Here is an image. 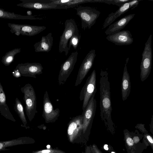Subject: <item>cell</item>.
I'll use <instances>...</instances> for the list:
<instances>
[{"mask_svg": "<svg viewBox=\"0 0 153 153\" xmlns=\"http://www.w3.org/2000/svg\"><path fill=\"white\" fill-rule=\"evenodd\" d=\"M100 80V115L101 119L108 124L112 123L111 114L112 108L108 73L106 71L101 69Z\"/></svg>", "mask_w": 153, "mask_h": 153, "instance_id": "6da1fadb", "label": "cell"}, {"mask_svg": "<svg viewBox=\"0 0 153 153\" xmlns=\"http://www.w3.org/2000/svg\"><path fill=\"white\" fill-rule=\"evenodd\" d=\"M24 94L23 100L25 103L26 115L30 121L34 118L37 111L36 110V97L35 90L29 83L26 84L21 88Z\"/></svg>", "mask_w": 153, "mask_h": 153, "instance_id": "7a4b0ae2", "label": "cell"}, {"mask_svg": "<svg viewBox=\"0 0 153 153\" xmlns=\"http://www.w3.org/2000/svg\"><path fill=\"white\" fill-rule=\"evenodd\" d=\"M152 35L150 34L146 42L142 53V59L140 65V78L141 81H144L151 72L152 59Z\"/></svg>", "mask_w": 153, "mask_h": 153, "instance_id": "3957f363", "label": "cell"}, {"mask_svg": "<svg viewBox=\"0 0 153 153\" xmlns=\"http://www.w3.org/2000/svg\"><path fill=\"white\" fill-rule=\"evenodd\" d=\"M76 15L80 18L82 28L90 29L95 23L100 14L96 9L88 6H80L76 9Z\"/></svg>", "mask_w": 153, "mask_h": 153, "instance_id": "277c9868", "label": "cell"}, {"mask_svg": "<svg viewBox=\"0 0 153 153\" xmlns=\"http://www.w3.org/2000/svg\"><path fill=\"white\" fill-rule=\"evenodd\" d=\"M96 81V72L94 70L88 77L80 93L79 100L83 101V112L85 109L91 97L95 95L97 91Z\"/></svg>", "mask_w": 153, "mask_h": 153, "instance_id": "5b68a950", "label": "cell"}, {"mask_svg": "<svg viewBox=\"0 0 153 153\" xmlns=\"http://www.w3.org/2000/svg\"><path fill=\"white\" fill-rule=\"evenodd\" d=\"M78 30L77 25L74 19H67L65 21L64 30L60 38L58 49L59 53L64 52L65 55H68L69 51L68 42L74 33Z\"/></svg>", "mask_w": 153, "mask_h": 153, "instance_id": "8992f818", "label": "cell"}, {"mask_svg": "<svg viewBox=\"0 0 153 153\" xmlns=\"http://www.w3.org/2000/svg\"><path fill=\"white\" fill-rule=\"evenodd\" d=\"M10 31L17 36L20 35L29 36L38 34L46 29L45 26L32 25L25 24L8 23Z\"/></svg>", "mask_w": 153, "mask_h": 153, "instance_id": "52a82bcc", "label": "cell"}, {"mask_svg": "<svg viewBox=\"0 0 153 153\" xmlns=\"http://www.w3.org/2000/svg\"><path fill=\"white\" fill-rule=\"evenodd\" d=\"M78 53L73 52L61 66L58 77V82L60 86L63 85L66 82L73 70L77 60Z\"/></svg>", "mask_w": 153, "mask_h": 153, "instance_id": "ba28073f", "label": "cell"}, {"mask_svg": "<svg viewBox=\"0 0 153 153\" xmlns=\"http://www.w3.org/2000/svg\"><path fill=\"white\" fill-rule=\"evenodd\" d=\"M96 54L95 50L92 49L87 53L79 69L75 86L80 85L92 67Z\"/></svg>", "mask_w": 153, "mask_h": 153, "instance_id": "9c48e42d", "label": "cell"}, {"mask_svg": "<svg viewBox=\"0 0 153 153\" xmlns=\"http://www.w3.org/2000/svg\"><path fill=\"white\" fill-rule=\"evenodd\" d=\"M17 6L37 10L61 9L59 5L50 3L49 0H19Z\"/></svg>", "mask_w": 153, "mask_h": 153, "instance_id": "30bf717a", "label": "cell"}, {"mask_svg": "<svg viewBox=\"0 0 153 153\" xmlns=\"http://www.w3.org/2000/svg\"><path fill=\"white\" fill-rule=\"evenodd\" d=\"M43 69L42 64L38 62L19 64L15 68L18 70L21 76L35 78L37 75L42 73Z\"/></svg>", "mask_w": 153, "mask_h": 153, "instance_id": "8fae6325", "label": "cell"}, {"mask_svg": "<svg viewBox=\"0 0 153 153\" xmlns=\"http://www.w3.org/2000/svg\"><path fill=\"white\" fill-rule=\"evenodd\" d=\"M60 115L59 108L54 109L49 98L47 91L44 93L43 104L42 116L47 122L54 121Z\"/></svg>", "mask_w": 153, "mask_h": 153, "instance_id": "7c38bea8", "label": "cell"}, {"mask_svg": "<svg viewBox=\"0 0 153 153\" xmlns=\"http://www.w3.org/2000/svg\"><path fill=\"white\" fill-rule=\"evenodd\" d=\"M106 39L118 45H128L133 42L134 39L130 32L123 30L114 34L108 35Z\"/></svg>", "mask_w": 153, "mask_h": 153, "instance_id": "4fadbf2b", "label": "cell"}, {"mask_svg": "<svg viewBox=\"0 0 153 153\" xmlns=\"http://www.w3.org/2000/svg\"><path fill=\"white\" fill-rule=\"evenodd\" d=\"M135 14H128L110 25L105 31L106 35L117 33L123 29L134 17Z\"/></svg>", "mask_w": 153, "mask_h": 153, "instance_id": "5bb4252c", "label": "cell"}, {"mask_svg": "<svg viewBox=\"0 0 153 153\" xmlns=\"http://www.w3.org/2000/svg\"><path fill=\"white\" fill-rule=\"evenodd\" d=\"M129 59L128 57L126 60L121 82L122 97L124 101L127 99L129 95L131 89L130 77L127 67Z\"/></svg>", "mask_w": 153, "mask_h": 153, "instance_id": "9a60e30c", "label": "cell"}, {"mask_svg": "<svg viewBox=\"0 0 153 153\" xmlns=\"http://www.w3.org/2000/svg\"><path fill=\"white\" fill-rule=\"evenodd\" d=\"M53 38L51 33L46 36H42L41 40L36 43L33 46L36 52H49L51 50L53 44Z\"/></svg>", "mask_w": 153, "mask_h": 153, "instance_id": "2e32d148", "label": "cell"}, {"mask_svg": "<svg viewBox=\"0 0 153 153\" xmlns=\"http://www.w3.org/2000/svg\"><path fill=\"white\" fill-rule=\"evenodd\" d=\"M130 10L128 2L123 4L115 12H112L108 15L103 23L102 29H104L114 22L121 15L127 12Z\"/></svg>", "mask_w": 153, "mask_h": 153, "instance_id": "e0dca14e", "label": "cell"}, {"mask_svg": "<svg viewBox=\"0 0 153 153\" xmlns=\"http://www.w3.org/2000/svg\"><path fill=\"white\" fill-rule=\"evenodd\" d=\"M0 113L7 119L15 122L16 120L6 103L5 92L0 82Z\"/></svg>", "mask_w": 153, "mask_h": 153, "instance_id": "ac0fdd59", "label": "cell"}, {"mask_svg": "<svg viewBox=\"0 0 153 153\" xmlns=\"http://www.w3.org/2000/svg\"><path fill=\"white\" fill-rule=\"evenodd\" d=\"M50 3L60 6L61 9L73 7L81 4L94 2V0H49Z\"/></svg>", "mask_w": 153, "mask_h": 153, "instance_id": "d6986e66", "label": "cell"}, {"mask_svg": "<svg viewBox=\"0 0 153 153\" xmlns=\"http://www.w3.org/2000/svg\"><path fill=\"white\" fill-rule=\"evenodd\" d=\"M0 18L8 19L22 20H39L42 18L33 16H23L15 14L13 12L5 11L0 8Z\"/></svg>", "mask_w": 153, "mask_h": 153, "instance_id": "ffe728a7", "label": "cell"}, {"mask_svg": "<svg viewBox=\"0 0 153 153\" xmlns=\"http://www.w3.org/2000/svg\"><path fill=\"white\" fill-rule=\"evenodd\" d=\"M27 139L25 137H21L11 140L0 141V151L10 150L6 148L7 147L26 144L28 141Z\"/></svg>", "mask_w": 153, "mask_h": 153, "instance_id": "44dd1931", "label": "cell"}, {"mask_svg": "<svg viewBox=\"0 0 153 153\" xmlns=\"http://www.w3.org/2000/svg\"><path fill=\"white\" fill-rule=\"evenodd\" d=\"M21 48H15L7 52L2 58L1 62L5 65L8 66L13 61L15 56L19 53Z\"/></svg>", "mask_w": 153, "mask_h": 153, "instance_id": "7402d4cb", "label": "cell"}, {"mask_svg": "<svg viewBox=\"0 0 153 153\" xmlns=\"http://www.w3.org/2000/svg\"><path fill=\"white\" fill-rule=\"evenodd\" d=\"M14 109L23 123V127H26L27 121L24 114L23 106L22 103L17 97L15 100Z\"/></svg>", "mask_w": 153, "mask_h": 153, "instance_id": "603a6c76", "label": "cell"}, {"mask_svg": "<svg viewBox=\"0 0 153 153\" xmlns=\"http://www.w3.org/2000/svg\"><path fill=\"white\" fill-rule=\"evenodd\" d=\"M81 38V35L79 34V31L76 32L70 39L68 43V50H70L71 46L76 50L78 47Z\"/></svg>", "mask_w": 153, "mask_h": 153, "instance_id": "cb8c5ba5", "label": "cell"}, {"mask_svg": "<svg viewBox=\"0 0 153 153\" xmlns=\"http://www.w3.org/2000/svg\"><path fill=\"white\" fill-rule=\"evenodd\" d=\"M131 1V0H97V2L104 3L109 5L112 4L120 7L124 4Z\"/></svg>", "mask_w": 153, "mask_h": 153, "instance_id": "d4e9b609", "label": "cell"}, {"mask_svg": "<svg viewBox=\"0 0 153 153\" xmlns=\"http://www.w3.org/2000/svg\"><path fill=\"white\" fill-rule=\"evenodd\" d=\"M140 0H131L128 2L129 5L130 9L132 10L137 7Z\"/></svg>", "mask_w": 153, "mask_h": 153, "instance_id": "484cf974", "label": "cell"}, {"mask_svg": "<svg viewBox=\"0 0 153 153\" xmlns=\"http://www.w3.org/2000/svg\"><path fill=\"white\" fill-rule=\"evenodd\" d=\"M12 75L15 78H19L21 76V74L18 70L17 69H14L12 72Z\"/></svg>", "mask_w": 153, "mask_h": 153, "instance_id": "4316f807", "label": "cell"}, {"mask_svg": "<svg viewBox=\"0 0 153 153\" xmlns=\"http://www.w3.org/2000/svg\"><path fill=\"white\" fill-rule=\"evenodd\" d=\"M126 142L127 144L130 146H132L134 144V141L130 137H128L126 139Z\"/></svg>", "mask_w": 153, "mask_h": 153, "instance_id": "83f0119b", "label": "cell"}, {"mask_svg": "<svg viewBox=\"0 0 153 153\" xmlns=\"http://www.w3.org/2000/svg\"><path fill=\"white\" fill-rule=\"evenodd\" d=\"M147 138L149 141L152 144L153 143V140L152 137L148 135L147 136Z\"/></svg>", "mask_w": 153, "mask_h": 153, "instance_id": "f1b7e54d", "label": "cell"}, {"mask_svg": "<svg viewBox=\"0 0 153 153\" xmlns=\"http://www.w3.org/2000/svg\"><path fill=\"white\" fill-rule=\"evenodd\" d=\"M134 140L135 143H137L139 141V138L138 137H134Z\"/></svg>", "mask_w": 153, "mask_h": 153, "instance_id": "f546056e", "label": "cell"}, {"mask_svg": "<svg viewBox=\"0 0 153 153\" xmlns=\"http://www.w3.org/2000/svg\"><path fill=\"white\" fill-rule=\"evenodd\" d=\"M50 152V151L48 150H43L42 153H49Z\"/></svg>", "mask_w": 153, "mask_h": 153, "instance_id": "4dcf8cb0", "label": "cell"}, {"mask_svg": "<svg viewBox=\"0 0 153 153\" xmlns=\"http://www.w3.org/2000/svg\"><path fill=\"white\" fill-rule=\"evenodd\" d=\"M108 146L107 145V144L105 145L104 146V149L106 150H108Z\"/></svg>", "mask_w": 153, "mask_h": 153, "instance_id": "1f68e13d", "label": "cell"}, {"mask_svg": "<svg viewBox=\"0 0 153 153\" xmlns=\"http://www.w3.org/2000/svg\"><path fill=\"white\" fill-rule=\"evenodd\" d=\"M50 146L49 145H48L47 146V147L48 148H50Z\"/></svg>", "mask_w": 153, "mask_h": 153, "instance_id": "d6a6232c", "label": "cell"}, {"mask_svg": "<svg viewBox=\"0 0 153 153\" xmlns=\"http://www.w3.org/2000/svg\"><path fill=\"white\" fill-rule=\"evenodd\" d=\"M111 153H115V152H111Z\"/></svg>", "mask_w": 153, "mask_h": 153, "instance_id": "836d02e7", "label": "cell"}]
</instances>
